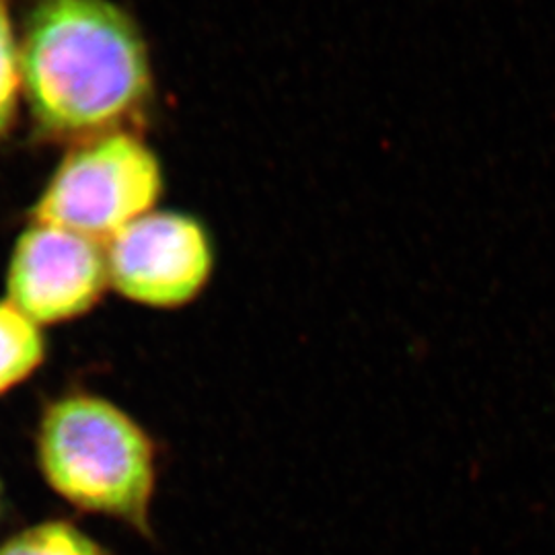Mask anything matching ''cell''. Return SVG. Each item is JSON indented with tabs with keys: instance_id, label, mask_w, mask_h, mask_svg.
I'll list each match as a JSON object with an SVG mask.
<instances>
[{
	"instance_id": "7a4b0ae2",
	"label": "cell",
	"mask_w": 555,
	"mask_h": 555,
	"mask_svg": "<svg viewBox=\"0 0 555 555\" xmlns=\"http://www.w3.org/2000/svg\"><path fill=\"white\" fill-rule=\"evenodd\" d=\"M34 453L43 483L85 515L153 535L159 447L118 403L89 391H68L41 408Z\"/></svg>"
},
{
	"instance_id": "8992f818",
	"label": "cell",
	"mask_w": 555,
	"mask_h": 555,
	"mask_svg": "<svg viewBox=\"0 0 555 555\" xmlns=\"http://www.w3.org/2000/svg\"><path fill=\"white\" fill-rule=\"evenodd\" d=\"M48 360V339L41 325L0 300V397L34 377Z\"/></svg>"
},
{
	"instance_id": "3957f363",
	"label": "cell",
	"mask_w": 555,
	"mask_h": 555,
	"mask_svg": "<svg viewBox=\"0 0 555 555\" xmlns=\"http://www.w3.org/2000/svg\"><path fill=\"white\" fill-rule=\"evenodd\" d=\"M163 190L157 153L137 132H112L68 149L29 219L107 245L119 231L157 210Z\"/></svg>"
},
{
	"instance_id": "277c9868",
	"label": "cell",
	"mask_w": 555,
	"mask_h": 555,
	"mask_svg": "<svg viewBox=\"0 0 555 555\" xmlns=\"http://www.w3.org/2000/svg\"><path fill=\"white\" fill-rule=\"evenodd\" d=\"M109 286L146 309L192 305L215 274V245L196 217L153 210L105 245Z\"/></svg>"
},
{
	"instance_id": "ba28073f",
	"label": "cell",
	"mask_w": 555,
	"mask_h": 555,
	"mask_svg": "<svg viewBox=\"0 0 555 555\" xmlns=\"http://www.w3.org/2000/svg\"><path fill=\"white\" fill-rule=\"evenodd\" d=\"M23 101L20 34L13 20V0H0V142L9 137Z\"/></svg>"
},
{
	"instance_id": "52a82bcc",
	"label": "cell",
	"mask_w": 555,
	"mask_h": 555,
	"mask_svg": "<svg viewBox=\"0 0 555 555\" xmlns=\"http://www.w3.org/2000/svg\"><path fill=\"white\" fill-rule=\"evenodd\" d=\"M0 555H116L66 518L34 522L0 543Z\"/></svg>"
},
{
	"instance_id": "6da1fadb",
	"label": "cell",
	"mask_w": 555,
	"mask_h": 555,
	"mask_svg": "<svg viewBox=\"0 0 555 555\" xmlns=\"http://www.w3.org/2000/svg\"><path fill=\"white\" fill-rule=\"evenodd\" d=\"M20 50L23 101L43 142L137 132L151 112V52L116 0H34Z\"/></svg>"
},
{
	"instance_id": "9c48e42d",
	"label": "cell",
	"mask_w": 555,
	"mask_h": 555,
	"mask_svg": "<svg viewBox=\"0 0 555 555\" xmlns=\"http://www.w3.org/2000/svg\"><path fill=\"white\" fill-rule=\"evenodd\" d=\"M7 508H9V504H7V490H4V483H2V479H0V522H2L4 516H7Z\"/></svg>"
},
{
	"instance_id": "5b68a950",
	"label": "cell",
	"mask_w": 555,
	"mask_h": 555,
	"mask_svg": "<svg viewBox=\"0 0 555 555\" xmlns=\"http://www.w3.org/2000/svg\"><path fill=\"white\" fill-rule=\"evenodd\" d=\"M4 286L7 300L41 327L77 321L109 288L105 245L29 222L13 245Z\"/></svg>"
}]
</instances>
